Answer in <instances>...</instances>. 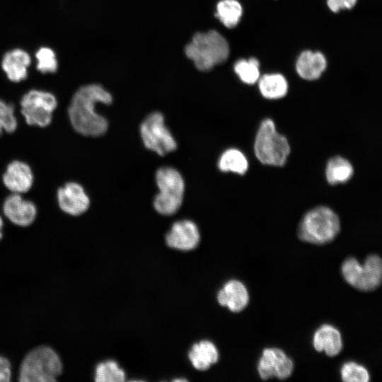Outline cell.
<instances>
[{
    "mask_svg": "<svg viewBox=\"0 0 382 382\" xmlns=\"http://www.w3.org/2000/svg\"><path fill=\"white\" fill-rule=\"evenodd\" d=\"M112 95L102 86L91 83L80 87L72 96L68 116L74 129L86 137H100L108 129V122L96 110L97 103L110 105Z\"/></svg>",
    "mask_w": 382,
    "mask_h": 382,
    "instance_id": "obj_1",
    "label": "cell"
},
{
    "mask_svg": "<svg viewBox=\"0 0 382 382\" xmlns=\"http://www.w3.org/2000/svg\"><path fill=\"white\" fill-rule=\"evenodd\" d=\"M63 372L59 355L52 347L40 345L22 359L18 371L21 382H54Z\"/></svg>",
    "mask_w": 382,
    "mask_h": 382,
    "instance_id": "obj_2",
    "label": "cell"
},
{
    "mask_svg": "<svg viewBox=\"0 0 382 382\" xmlns=\"http://www.w3.org/2000/svg\"><path fill=\"white\" fill-rule=\"evenodd\" d=\"M185 52L198 70L207 71L227 59L229 46L223 35L212 30L196 33L186 45Z\"/></svg>",
    "mask_w": 382,
    "mask_h": 382,
    "instance_id": "obj_3",
    "label": "cell"
},
{
    "mask_svg": "<svg viewBox=\"0 0 382 382\" xmlns=\"http://www.w3.org/2000/svg\"><path fill=\"white\" fill-rule=\"evenodd\" d=\"M340 231L337 215L327 207H318L308 211L298 228V236L303 242L323 245L332 241Z\"/></svg>",
    "mask_w": 382,
    "mask_h": 382,
    "instance_id": "obj_4",
    "label": "cell"
},
{
    "mask_svg": "<svg viewBox=\"0 0 382 382\" xmlns=\"http://www.w3.org/2000/svg\"><path fill=\"white\" fill-rule=\"evenodd\" d=\"M254 151L257 158L263 164L282 166L290 152V147L285 137L279 134L271 119H265L257 131Z\"/></svg>",
    "mask_w": 382,
    "mask_h": 382,
    "instance_id": "obj_5",
    "label": "cell"
},
{
    "mask_svg": "<svg viewBox=\"0 0 382 382\" xmlns=\"http://www.w3.org/2000/svg\"><path fill=\"white\" fill-rule=\"evenodd\" d=\"M156 182L159 193L154 200V209L162 215L175 214L184 197L185 183L181 174L172 167H162L156 171Z\"/></svg>",
    "mask_w": 382,
    "mask_h": 382,
    "instance_id": "obj_6",
    "label": "cell"
},
{
    "mask_svg": "<svg viewBox=\"0 0 382 382\" xmlns=\"http://www.w3.org/2000/svg\"><path fill=\"white\" fill-rule=\"evenodd\" d=\"M344 279L361 291H371L380 286L382 280V261L376 254L369 255L363 265L354 257L344 260L341 266Z\"/></svg>",
    "mask_w": 382,
    "mask_h": 382,
    "instance_id": "obj_7",
    "label": "cell"
},
{
    "mask_svg": "<svg viewBox=\"0 0 382 382\" xmlns=\"http://www.w3.org/2000/svg\"><path fill=\"white\" fill-rule=\"evenodd\" d=\"M20 103L21 112L26 123L40 127H46L51 124L52 113L58 105L54 94L37 89L25 93Z\"/></svg>",
    "mask_w": 382,
    "mask_h": 382,
    "instance_id": "obj_8",
    "label": "cell"
},
{
    "mask_svg": "<svg viewBox=\"0 0 382 382\" xmlns=\"http://www.w3.org/2000/svg\"><path fill=\"white\" fill-rule=\"evenodd\" d=\"M139 131L145 147L159 156H165L177 149L175 138L165 125L161 112L149 114L141 122Z\"/></svg>",
    "mask_w": 382,
    "mask_h": 382,
    "instance_id": "obj_9",
    "label": "cell"
},
{
    "mask_svg": "<svg viewBox=\"0 0 382 382\" xmlns=\"http://www.w3.org/2000/svg\"><path fill=\"white\" fill-rule=\"evenodd\" d=\"M257 368L262 380L272 378L284 380L291 375L294 362L281 349L269 347L262 350Z\"/></svg>",
    "mask_w": 382,
    "mask_h": 382,
    "instance_id": "obj_10",
    "label": "cell"
},
{
    "mask_svg": "<svg viewBox=\"0 0 382 382\" xmlns=\"http://www.w3.org/2000/svg\"><path fill=\"white\" fill-rule=\"evenodd\" d=\"M57 201L60 209L70 216H79L90 206V199L79 183L68 182L57 192Z\"/></svg>",
    "mask_w": 382,
    "mask_h": 382,
    "instance_id": "obj_11",
    "label": "cell"
},
{
    "mask_svg": "<svg viewBox=\"0 0 382 382\" xmlns=\"http://www.w3.org/2000/svg\"><path fill=\"white\" fill-rule=\"evenodd\" d=\"M3 212L12 224L27 227L35 221L37 207L33 202L23 199L21 194L12 193L4 202Z\"/></svg>",
    "mask_w": 382,
    "mask_h": 382,
    "instance_id": "obj_12",
    "label": "cell"
},
{
    "mask_svg": "<svg viewBox=\"0 0 382 382\" xmlns=\"http://www.w3.org/2000/svg\"><path fill=\"white\" fill-rule=\"evenodd\" d=\"M199 240L200 234L197 225L187 219L175 222L166 236L169 247L184 251L195 249Z\"/></svg>",
    "mask_w": 382,
    "mask_h": 382,
    "instance_id": "obj_13",
    "label": "cell"
},
{
    "mask_svg": "<svg viewBox=\"0 0 382 382\" xmlns=\"http://www.w3.org/2000/svg\"><path fill=\"white\" fill-rule=\"evenodd\" d=\"M33 180L34 176L30 166L18 160L8 163L2 177L4 186L11 193L21 195L31 189Z\"/></svg>",
    "mask_w": 382,
    "mask_h": 382,
    "instance_id": "obj_14",
    "label": "cell"
},
{
    "mask_svg": "<svg viewBox=\"0 0 382 382\" xmlns=\"http://www.w3.org/2000/svg\"><path fill=\"white\" fill-rule=\"evenodd\" d=\"M219 303L231 311L238 313L248 304L249 294L245 286L240 281H228L217 295Z\"/></svg>",
    "mask_w": 382,
    "mask_h": 382,
    "instance_id": "obj_15",
    "label": "cell"
},
{
    "mask_svg": "<svg viewBox=\"0 0 382 382\" xmlns=\"http://www.w3.org/2000/svg\"><path fill=\"white\" fill-rule=\"evenodd\" d=\"M312 344L317 352H324L330 357L338 355L343 347L340 332L329 324L322 325L315 331Z\"/></svg>",
    "mask_w": 382,
    "mask_h": 382,
    "instance_id": "obj_16",
    "label": "cell"
},
{
    "mask_svg": "<svg viewBox=\"0 0 382 382\" xmlns=\"http://www.w3.org/2000/svg\"><path fill=\"white\" fill-rule=\"evenodd\" d=\"M30 64V57L27 52L13 49L4 55L1 66L10 81L20 82L27 77Z\"/></svg>",
    "mask_w": 382,
    "mask_h": 382,
    "instance_id": "obj_17",
    "label": "cell"
},
{
    "mask_svg": "<svg viewBox=\"0 0 382 382\" xmlns=\"http://www.w3.org/2000/svg\"><path fill=\"white\" fill-rule=\"evenodd\" d=\"M326 67L324 55L318 52L306 50L299 57L296 69L298 74L306 80L318 79Z\"/></svg>",
    "mask_w": 382,
    "mask_h": 382,
    "instance_id": "obj_18",
    "label": "cell"
},
{
    "mask_svg": "<svg viewBox=\"0 0 382 382\" xmlns=\"http://www.w3.org/2000/svg\"><path fill=\"white\" fill-rule=\"evenodd\" d=\"M188 357L196 369L204 371L217 362L219 352L214 343L202 340L192 345Z\"/></svg>",
    "mask_w": 382,
    "mask_h": 382,
    "instance_id": "obj_19",
    "label": "cell"
},
{
    "mask_svg": "<svg viewBox=\"0 0 382 382\" xmlns=\"http://www.w3.org/2000/svg\"><path fill=\"white\" fill-rule=\"evenodd\" d=\"M259 89L265 98L279 99L286 94L288 84L286 79L282 74H268L263 75L260 79Z\"/></svg>",
    "mask_w": 382,
    "mask_h": 382,
    "instance_id": "obj_20",
    "label": "cell"
},
{
    "mask_svg": "<svg viewBox=\"0 0 382 382\" xmlns=\"http://www.w3.org/2000/svg\"><path fill=\"white\" fill-rule=\"evenodd\" d=\"M353 172V167L347 159L335 156L328 161L325 174L328 182L330 185H336L348 181Z\"/></svg>",
    "mask_w": 382,
    "mask_h": 382,
    "instance_id": "obj_21",
    "label": "cell"
},
{
    "mask_svg": "<svg viewBox=\"0 0 382 382\" xmlns=\"http://www.w3.org/2000/svg\"><path fill=\"white\" fill-rule=\"evenodd\" d=\"M218 167L222 172H233L244 174L248 168V162L245 155L236 149L226 150L220 156Z\"/></svg>",
    "mask_w": 382,
    "mask_h": 382,
    "instance_id": "obj_22",
    "label": "cell"
},
{
    "mask_svg": "<svg viewBox=\"0 0 382 382\" xmlns=\"http://www.w3.org/2000/svg\"><path fill=\"white\" fill-rule=\"evenodd\" d=\"M242 15V7L236 0H221L217 4L216 16L227 28L237 25Z\"/></svg>",
    "mask_w": 382,
    "mask_h": 382,
    "instance_id": "obj_23",
    "label": "cell"
},
{
    "mask_svg": "<svg viewBox=\"0 0 382 382\" xmlns=\"http://www.w3.org/2000/svg\"><path fill=\"white\" fill-rule=\"evenodd\" d=\"M125 379V371L113 360L101 362L96 367L95 381L97 382H122Z\"/></svg>",
    "mask_w": 382,
    "mask_h": 382,
    "instance_id": "obj_24",
    "label": "cell"
},
{
    "mask_svg": "<svg viewBox=\"0 0 382 382\" xmlns=\"http://www.w3.org/2000/svg\"><path fill=\"white\" fill-rule=\"evenodd\" d=\"M259 65L258 60L253 57L240 59L234 64V71L243 82L253 84L260 77Z\"/></svg>",
    "mask_w": 382,
    "mask_h": 382,
    "instance_id": "obj_25",
    "label": "cell"
},
{
    "mask_svg": "<svg viewBox=\"0 0 382 382\" xmlns=\"http://www.w3.org/2000/svg\"><path fill=\"white\" fill-rule=\"evenodd\" d=\"M340 376L345 382H368L370 379L367 369L354 361H347L342 364Z\"/></svg>",
    "mask_w": 382,
    "mask_h": 382,
    "instance_id": "obj_26",
    "label": "cell"
},
{
    "mask_svg": "<svg viewBox=\"0 0 382 382\" xmlns=\"http://www.w3.org/2000/svg\"><path fill=\"white\" fill-rule=\"evenodd\" d=\"M13 105L0 99V136L3 131L13 133L18 126V121L14 114Z\"/></svg>",
    "mask_w": 382,
    "mask_h": 382,
    "instance_id": "obj_27",
    "label": "cell"
},
{
    "mask_svg": "<svg viewBox=\"0 0 382 382\" xmlns=\"http://www.w3.org/2000/svg\"><path fill=\"white\" fill-rule=\"evenodd\" d=\"M35 57L38 71L42 73H54L57 71L58 62L55 53L52 49L41 47L37 51Z\"/></svg>",
    "mask_w": 382,
    "mask_h": 382,
    "instance_id": "obj_28",
    "label": "cell"
},
{
    "mask_svg": "<svg viewBox=\"0 0 382 382\" xmlns=\"http://www.w3.org/2000/svg\"><path fill=\"white\" fill-rule=\"evenodd\" d=\"M12 376V366L8 358L0 354V382H8Z\"/></svg>",
    "mask_w": 382,
    "mask_h": 382,
    "instance_id": "obj_29",
    "label": "cell"
},
{
    "mask_svg": "<svg viewBox=\"0 0 382 382\" xmlns=\"http://www.w3.org/2000/svg\"><path fill=\"white\" fill-rule=\"evenodd\" d=\"M356 2L357 0H327L328 7L335 13L342 9L352 8Z\"/></svg>",
    "mask_w": 382,
    "mask_h": 382,
    "instance_id": "obj_30",
    "label": "cell"
},
{
    "mask_svg": "<svg viewBox=\"0 0 382 382\" xmlns=\"http://www.w3.org/2000/svg\"><path fill=\"white\" fill-rule=\"evenodd\" d=\"M3 226H4V222L0 215V240L3 238V233H2Z\"/></svg>",
    "mask_w": 382,
    "mask_h": 382,
    "instance_id": "obj_31",
    "label": "cell"
}]
</instances>
